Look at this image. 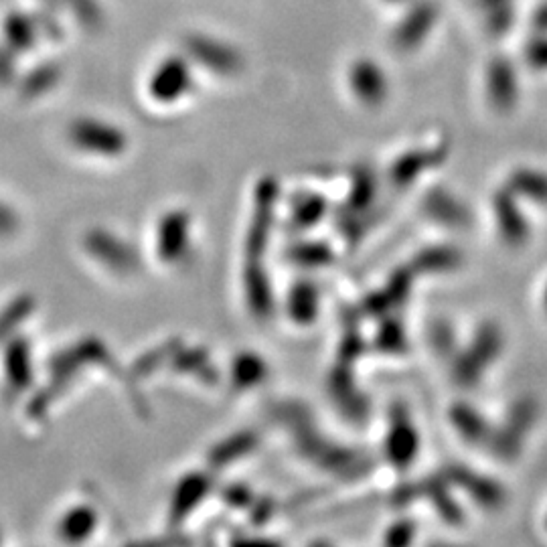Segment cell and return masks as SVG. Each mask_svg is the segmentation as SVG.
<instances>
[{
    "instance_id": "cell-1",
    "label": "cell",
    "mask_w": 547,
    "mask_h": 547,
    "mask_svg": "<svg viewBox=\"0 0 547 547\" xmlns=\"http://www.w3.org/2000/svg\"><path fill=\"white\" fill-rule=\"evenodd\" d=\"M67 136L75 148L98 156H118L128 144L126 134L120 128L96 118H80L71 122Z\"/></svg>"
},
{
    "instance_id": "cell-2",
    "label": "cell",
    "mask_w": 547,
    "mask_h": 547,
    "mask_svg": "<svg viewBox=\"0 0 547 547\" xmlns=\"http://www.w3.org/2000/svg\"><path fill=\"white\" fill-rule=\"evenodd\" d=\"M3 353V381L11 396H21L33 387L35 381V363L33 347L27 337H13L7 341Z\"/></svg>"
},
{
    "instance_id": "cell-3",
    "label": "cell",
    "mask_w": 547,
    "mask_h": 547,
    "mask_svg": "<svg viewBox=\"0 0 547 547\" xmlns=\"http://www.w3.org/2000/svg\"><path fill=\"white\" fill-rule=\"evenodd\" d=\"M191 88V69L189 63L181 57H169L154 69L148 92L156 102H177Z\"/></svg>"
},
{
    "instance_id": "cell-4",
    "label": "cell",
    "mask_w": 547,
    "mask_h": 547,
    "mask_svg": "<svg viewBox=\"0 0 547 547\" xmlns=\"http://www.w3.org/2000/svg\"><path fill=\"white\" fill-rule=\"evenodd\" d=\"M187 51L201 65H205L207 69L217 71V73H233L242 67V57L236 49L221 43V41L203 37V35L189 37Z\"/></svg>"
},
{
    "instance_id": "cell-5",
    "label": "cell",
    "mask_w": 547,
    "mask_h": 547,
    "mask_svg": "<svg viewBox=\"0 0 547 547\" xmlns=\"http://www.w3.org/2000/svg\"><path fill=\"white\" fill-rule=\"evenodd\" d=\"M84 244H86L88 254L94 260H98L100 264H104L110 270H116L120 274L126 270H132L136 264L134 252L108 231H102V229L90 231Z\"/></svg>"
},
{
    "instance_id": "cell-6",
    "label": "cell",
    "mask_w": 547,
    "mask_h": 547,
    "mask_svg": "<svg viewBox=\"0 0 547 547\" xmlns=\"http://www.w3.org/2000/svg\"><path fill=\"white\" fill-rule=\"evenodd\" d=\"M438 19V7L434 3H418L398 25L394 43L400 49H414L418 47L426 35L432 31Z\"/></svg>"
},
{
    "instance_id": "cell-7",
    "label": "cell",
    "mask_w": 547,
    "mask_h": 547,
    "mask_svg": "<svg viewBox=\"0 0 547 547\" xmlns=\"http://www.w3.org/2000/svg\"><path fill=\"white\" fill-rule=\"evenodd\" d=\"M493 209L497 213L499 229L503 233L505 242H509L511 246L525 244L529 238V223H527L525 215L521 213V209L517 207L515 193L511 189L499 191L495 197Z\"/></svg>"
},
{
    "instance_id": "cell-8",
    "label": "cell",
    "mask_w": 547,
    "mask_h": 547,
    "mask_svg": "<svg viewBox=\"0 0 547 547\" xmlns=\"http://www.w3.org/2000/svg\"><path fill=\"white\" fill-rule=\"evenodd\" d=\"M349 80H351V88L355 96L369 106L383 102L387 96L385 73L371 59H359L351 67Z\"/></svg>"
},
{
    "instance_id": "cell-9",
    "label": "cell",
    "mask_w": 547,
    "mask_h": 547,
    "mask_svg": "<svg viewBox=\"0 0 547 547\" xmlns=\"http://www.w3.org/2000/svg\"><path fill=\"white\" fill-rule=\"evenodd\" d=\"M98 521V511L92 505H73L61 515L57 535L65 543H84L94 535Z\"/></svg>"
},
{
    "instance_id": "cell-10",
    "label": "cell",
    "mask_w": 547,
    "mask_h": 547,
    "mask_svg": "<svg viewBox=\"0 0 547 547\" xmlns=\"http://www.w3.org/2000/svg\"><path fill=\"white\" fill-rule=\"evenodd\" d=\"M63 77V69L55 61H43L19 77V94L23 100H39L47 96Z\"/></svg>"
},
{
    "instance_id": "cell-11",
    "label": "cell",
    "mask_w": 547,
    "mask_h": 547,
    "mask_svg": "<svg viewBox=\"0 0 547 547\" xmlns=\"http://www.w3.org/2000/svg\"><path fill=\"white\" fill-rule=\"evenodd\" d=\"M3 37H5V43L11 49H15L17 53L33 51L37 47L39 39H43L35 17H31L27 13H19V11H13L5 17Z\"/></svg>"
},
{
    "instance_id": "cell-12",
    "label": "cell",
    "mask_w": 547,
    "mask_h": 547,
    "mask_svg": "<svg viewBox=\"0 0 547 547\" xmlns=\"http://www.w3.org/2000/svg\"><path fill=\"white\" fill-rule=\"evenodd\" d=\"M35 304L37 302L31 294H21L0 310V347L17 337L21 325H25L27 319L33 315Z\"/></svg>"
},
{
    "instance_id": "cell-13",
    "label": "cell",
    "mask_w": 547,
    "mask_h": 547,
    "mask_svg": "<svg viewBox=\"0 0 547 547\" xmlns=\"http://www.w3.org/2000/svg\"><path fill=\"white\" fill-rule=\"evenodd\" d=\"M509 189L537 205H547V173L519 169L509 179Z\"/></svg>"
},
{
    "instance_id": "cell-14",
    "label": "cell",
    "mask_w": 547,
    "mask_h": 547,
    "mask_svg": "<svg viewBox=\"0 0 547 547\" xmlns=\"http://www.w3.org/2000/svg\"><path fill=\"white\" fill-rule=\"evenodd\" d=\"M59 11H71L88 31H98L104 25V13L98 0H55Z\"/></svg>"
},
{
    "instance_id": "cell-15",
    "label": "cell",
    "mask_w": 547,
    "mask_h": 547,
    "mask_svg": "<svg viewBox=\"0 0 547 547\" xmlns=\"http://www.w3.org/2000/svg\"><path fill=\"white\" fill-rule=\"evenodd\" d=\"M491 96L499 106H509L515 98V82L507 67H497L491 73Z\"/></svg>"
},
{
    "instance_id": "cell-16",
    "label": "cell",
    "mask_w": 547,
    "mask_h": 547,
    "mask_svg": "<svg viewBox=\"0 0 547 547\" xmlns=\"http://www.w3.org/2000/svg\"><path fill=\"white\" fill-rule=\"evenodd\" d=\"M19 65H17V51L11 49L5 41L0 43V86L17 84Z\"/></svg>"
},
{
    "instance_id": "cell-17",
    "label": "cell",
    "mask_w": 547,
    "mask_h": 547,
    "mask_svg": "<svg viewBox=\"0 0 547 547\" xmlns=\"http://www.w3.org/2000/svg\"><path fill=\"white\" fill-rule=\"evenodd\" d=\"M59 15L57 11H51V9H45L41 7L35 15V21L39 25V31H41V37L43 39H49V41H59L63 37V25L59 21Z\"/></svg>"
},
{
    "instance_id": "cell-18",
    "label": "cell",
    "mask_w": 547,
    "mask_h": 547,
    "mask_svg": "<svg viewBox=\"0 0 547 547\" xmlns=\"http://www.w3.org/2000/svg\"><path fill=\"white\" fill-rule=\"evenodd\" d=\"M17 229H19V217H17V213L9 205L0 203V238L13 236V233Z\"/></svg>"
},
{
    "instance_id": "cell-19",
    "label": "cell",
    "mask_w": 547,
    "mask_h": 547,
    "mask_svg": "<svg viewBox=\"0 0 547 547\" xmlns=\"http://www.w3.org/2000/svg\"><path fill=\"white\" fill-rule=\"evenodd\" d=\"M543 306H545V312H547V284L543 288Z\"/></svg>"
},
{
    "instance_id": "cell-20",
    "label": "cell",
    "mask_w": 547,
    "mask_h": 547,
    "mask_svg": "<svg viewBox=\"0 0 547 547\" xmlns=\"http://www.w3.org/2000/svg\"><path fill=\"white\" fill-rule=\"evenodd\" d=\"M389 3H404V0H389Z\"/></svg>"
},
{
    "instance_id": "cell-21",
    "label": "cell",
    "mask_w": 547,
    "mask_h": 547,
    "mask_svg": "<svg viewBox=\"0 0 547 547\" xmlns=\"http://www.w3.org/2000/svg\"><path fill=\"white\" fill-rule=\"evenodd\" d=\"M545 525H547V519H545Z\"/></svg>"
}]
</instances>
